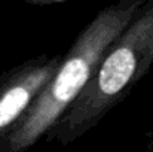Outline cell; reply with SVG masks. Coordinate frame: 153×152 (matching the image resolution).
<instances>
[{
	"label": "cell",
	"instance_id": "5",
	"mask_svg": "<svg viewBox=\"0 0 153 152\" xmlns=\"http://www.w3.org/2000/svg\"><path fill=\"white\" fill-rule=\"evenodd\" d=\"M144 139H146V145H144V152H153V130L146 131L144 134Z\"/></svg>",
	"mask_w": 153,
	"mask_h": 152
},
{
	"label": "cell",
	"instance_id": "1",
	"mask_svg": "<svg viewBox=\"0 0 153 152\" xmlns=\"http://www.w3.org/2000/svg\"><path fill=\"white\" fill-rule=\"evenodd\" d=\"M146 0H120L101 9L62 55L61 66L21 122L0 140V152H25L45 137L80 96L105 52Z\"/></svg>",
	"mask_w": 153,
	"mask_h": 152
},
{
	"label": "cell",
	"instance_id": "3",
	"mask_svg": "<svg viewBox=\"0 0 153 152\" xmlns=\"http://www.w3.org/2000/svg\"><path fill=\"white\" fill-rule=\"evenodd\" d=\"M61 61L62 55L43 54L0 76V140L21 122L58 72Z\"/></svg>",
	"mask_w": 153,
	"mask_h": 152
},
{
	"label": "cell",
	"instance_id": "4",
	"mask_svg": "<svg viewBox=\"0 0 153 152\" xmlns=\"http://www.w3.org/2000/svg\"><path fill=\"white\" fill-rule=\"evenodd\" d=\"M65 0H27L28 4H34V6H48V4H58L62 3Z\"/></svg>",
	"mask_w": 153,
	"mask_h": 152
},
{
	"label": "cell",
	"instance_id": "2",
	"mask_svg": "<svg viewBox=\"0 0 153 152\" xmlns=\"http://www.w3.org/2000/svg\"><path fill=\"white\" fill-rule=\"evenodd\" d=\"M153 66V0H146L137 16L110 46L95 73L48 131L45 140L67 146L91 128L143 79Z\"/></svg>",
	"mask_w": 153,
	"mask_h": 152
}]
</instances>
